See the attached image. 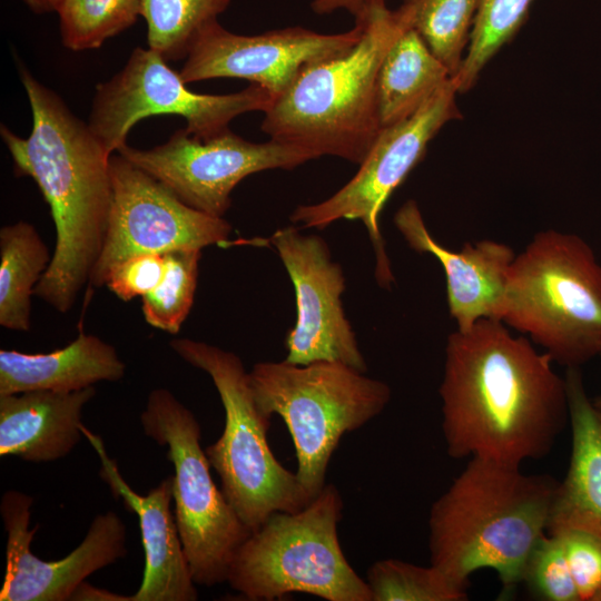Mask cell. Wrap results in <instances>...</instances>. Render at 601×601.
Instances as JSON below:
<instances>
[{"label":"cell","instance_id":"6da1fadb","mask_svg":"<svg viewBox=\"0 0 601 601\" xmlns=\"http://www.w3.org/2000/svg\"><path fill=\"white\" fill-rule=\"evenodd\" d=\"M552 362L499 319L450 334L439 390L447 454L519 466L546 456L569 421Z\"/></svg>","mask_w":601,"mask_h":601},{"label":"cell","instance_id":"7a4b0ae2","mask_svg":"<svg viewBox=\"0 0 601 601\" xmlns=\"http://www.w3.org/2000/svg\"><path fill=\"white\" fill-rule=\"evenodd\" d=\"M18 70L31 108V132L20 137L1 124L0 136L16 174L32 178L50 208L56 244L35 295L65 314L89 284L105 243L112 204L111 155L88 122L20 60Z\"/></svg>","mask_w":601,"mask_h":601},{"label":"cell","instance_id":"3957f363","mask_svg":"<svg viewBox=\"0 0 601 601\" xmlns=\"http://www.w3.org/2000/svg\"><path fill=\"white\" fill-rule=\"evenodd\" d=\"M558 485L519 465L471 457L431 508V564L465 589L471 574L493 570L511 592L546 533Z\"/></svg>","mask_w":601,"mask_h":601},{"label":"cell","instance_id":"277c9868","mask_svg":"<svg viewBox=\"0 0 601 601\" xmlns=\"http://www.w3.org/2000/svg\"><path fill=\"white\" fill-rule=\"evenodd\" d=\"M364 30L347 53L305 68L264 112L270 139L361 164L382 130L376 99L381 62L403 28L396 11L375 0L356 20Z\"/></svg>","mask_w":601,"mask_h":601},{"label":"cell","instance_id":"5b68a950","mask_svg":"<svg viewBox=\"0 0 601 601\" xmlns=\"http://www.w3.org/2000/svg\"><path fill=\"white\" fill-rule=\"evenodd\" d=\"M502 322L553 362L579 367L601 352V264L574 234L538 233L515 256Z\"/></svg>","mask_w":601,"mask_h":601},{"label":"cell","instance_id":"8992f818","mask_svg":"<svg viewBox=\"0 0 601 601\" xmlns=\"http://www.w3.org/2000/svg\"><path fill=\"white\" fill-rule=\"evenodd\" d=\"M248 378L260 411L285 422L297 459L295 473L311 499L326 485L341 439L381 414L392 395L385 382L338 362H259Z\"/></svg>","mask_w":601,"mask_h":601},{"label":"cell","instance_id":"52a82bcc","mask_svg":"<svg viewBox=\"0 0 601 601\" xmlns=\"http://www.w3.org/2000/svg\"><path fill=\"white\" fill-rule=\"evenodd\" d=\"M343 506L337 487L326 484L300 510L272 514L238 548L226 582L253 601L295 592L326 601H372L339 544Z\"/></svg>","mask_w":601,"mask_h":601},{"label":"cell","instance_id":"ba28073f","mask_svg":"<svg viewBox=\"0 0 601 601\" xmlns=\"http://www.w3.org/2000/svg\"><path fill=\"white\" fill-rule=\"evenodd\" d=\"M169 345L186 363L206 372L219 394L224 431L205 453L224 495L247 528L253 532L272 514L298 511L313 500L296 473L270 450V417L256 404L239 356L190 338H174Z\"/></svg>","mask_w":601,"mask_h":601},{"label":"cell","instance_id":"9c48e42d","mask_svg":"<svg viewBox=\"0 0 601 601\" xmlns=\"http://www.w3.org/2000/svg\"><path fill=\"white\" fill-rule=\"evenodd\" d=\"M145 435L167 446L174 465V515L197 585L227 581L236 551L252 531L210 474L195 414L169 390H152L140 415Z\"/></svg>","mask_w":601,"mask_h":601},{"label":"cell","instance_id":"30bf717a","mask_svg":"<svg viewBox=\"0 0 601 601\" xmlns=\"http://www.w3.org/2000/svg\"><path fill=\"white\" fill-rule=\"evenodd\" d=\"M167 62L157 51L137 47L119 72L97 85L88 125L108 154L127 144L131 128L147 117H183L185 129L206 140L229 129L237 116L265 112L274 101L255 83L228 95L196 93Z\"/></svg>","mask_w":601,"mask_h":601},{"label":"cell","instance_id":"8fae6325","mask_svg":"<svg viewBox=\"0 0 601 601\" xmlns=\"http://www.w3.org/2000/svg\"><path fill=\"white\" fill-rule=\"evenodd\" d=\"M456 93L459 83L452 77L412 116L382 128L354 177L327 199L297 206L290 220L318 229L339 219L361 220L374 247L377 283L390 288L394 277L381 231V214L394 190L423 159L440 129L461 118Z\"/></svg>","mask_w":601,"mask_h":601},{"label":"cell","instance_id":"7c38bea8","mask_svg":"<svg viewBox=\"0 0 601 601\" xmlns=\"http://www.w3.org/2000/svg\"><path fill=\"white\" fill-rule=\"evenodd\" d=\"M110 174L112 204L91 287L105 285L110 270L131 256L236 244L229 240L233 227L224 217L188 206L118 152L110 157Z\"/></svg>","mask_w":601,"mask_h":601},{"label":"cell","instance_id":"4fadbf2b","mask_svg":"<svg viewBox=\"0 0 601 601\" xmlns=\"http://www.w3.org/2000/svg\"><path fill=\"white\" fill-rule=\"evenodd\" d=\"M117 152L188 206L215 217H224L233 189L247 176L316 159L303 148L273 139L250 142L229 129L206 140L178 129L161 145L138 149L125 144Z\"/></svg>","mask_w":601,"mask_h":601},{"label":"cell","instance_id":"5bb4252c","mask_svg":"<svg viewBox=\"0 0 601 601\" xmlns=\"http://www.w3.org/2000/svg\"><path fill=\"white\" fill-rule=\"evenodd\" d=\"M269 242L296 297V322L285 338L284 361L297 365L338 362L365 373L367 365L341 299L345 276L341 265L332 260L326 242L292 226L276 230Z\"/></svg>","mask_w":601,"mask_h":601},{"label":"cell","instance_id":"9a60e30c","mask_svg":"<svg viewBox=\"0 0 601 601\" xmlns=\"http://www.w3.org/2000/svg\"><path fill=\"white\" fill-rule=\"evenodd\" d=\"M363 30V23L355 22L353 29L333 35L289 27L242 36L215 21L199 33L179 73L186 83L245 79L265 88L275 100L305 68L351 51Z\"/></svg>","mask_w":601,"mask_h":601},{"label":"cell","instance_id":"2e32d148","mask_svg":"<svg viewBox=\"0 0 601 601\" xmlns=\"http://www.w3.org/2000/svg\"><path fill=\"white\" fill-rule=\"evenodd\" d=\"M32 503L30 495L18 490L6 491L1 497L7 565L0 601H70L86 578L126 555L125 523L108 511L92 520L83 540L67 556L38 558L31 550L38 530V524L29 528Z\"/></svg>","mask_w":601,"mask_h":601},{"label":"cell","instance_id":"e0dca14e","mask_svg":"<svg viewBox=\"0 0 601 601\" xmlns=\"http://www.w3.org/2000/svg\"><path fill=\"white\" fill-rule=\"evenodd\" d=\"M394 224L412 249L433 255L442 265L449 311L459 331L471 328L482 318L502 321L515 258L509 245L484 239L452 252L428 233L418 205L412 199L396 211Z\"/></svg>","mask_w":601,"mask_h":601},{"label":"cell","instance_id":"ac0fdd59","mask_svg":"<svg viewBox=\"0 0 601 601\" xmlns=\"http://www.w3.org/2000/svg\"><path fill=\"white\" fill-rule=\"evenodd\" d=\"M100 459V477L108 484L115 497H122L128 510L139 520L145 551L141 584L131 601H195L198 599L196 583L187 561L179 531L171 513L173 475L165 477L147 495L136 493L121 476L100 436L82 425Z\"/></svg>","mask_w":601,"mask_h":601},{"label":"cell","instance_id":"d6986e66","mask_svg":"<svg viewBox=\"0 0 601 601\" xmlns=\"http://www.w3.org/2000/svg\"><path fill=\"white\" fill-rule=\"evenodd\" d=\"M95 386L73 392L28 391L0 396V456L49 463L80 442L81 414Z\"/></svg>","mask_w":601,"mask_h":601},{"label":"cell","instance_id":"ffe728a7","mask_svg":"<svg viewBox=\"0 0 601 601\" xmlns=\"http://www.w3.org/2000/svg\"><path fill=\"white\" fill-rule=\"evenodd\" d=\"M565 382L572 451L566 476L555 491L546 532L575 528L601 536V422L579 367H568Z\"/></svg>","mask_w":601,"mask_h":601},{"label":"cell","instance_id":"44dd1931","mask_svg":"<svg viewBox=\"0 0 601 601\" xmlns=\"http://www.w3.org/2000/svg\"><path fill=\"white\" fill-rule=\"evenodd\" d=\"M125 372L126 364L111 344L81 333L49 353L0 349V396L36 390L73 392L99 382H118Z\"/></svg>","mask_w":601,"mask_h":601},{"label":"cell","instance_id":"7402d4cb","mask_svg":"<svg viewBox=\"0 0 601 601\" xmlns=\"http://www.w3.org/2000/svg\"><path fill=\"white\" fill-rule=\"evenodd\" d=\"M451 78L446 67L418 32L403 23L377 72L376 99L381 127L392 126L412 116Z\"/></svg>","mask_w":601,"mask_h":601},{"label":"cell","instance_id":"603a6c76","mask_svg":"<svg viewBox=\"0 0 601 601\" xmlns=\"http://www.w3.org/2000/svg\"><path fill=\"white\" fill-rule=\"evenodd\" d=\"M52 254L24 220L0 229V325L17 332L31 329V296L46 274Z\"/></svg>","mask_w":601,"mask_h":601},{"label":"cell","instance_id":"cb8c5ba5","mask_svg":"<svg viewBox=\"0 0 601 601\" xmlns=\"http://www.w3.org/2000/svg\"><path fill=\"white\" fill-rule=\"evenodd\" d=\"M479 0H404L395 10L402 22L418 32L452 77L467 49Z\"/></svg>","mask_w":601,"mask_h":601},{"label":"cell","instance_id":"d4e9b609","mask_svg":"<svg viewBox=\"0 0 601 601\" xmlns=\"http://www.w3.org/2000/svg\"><path fill=\"white\" fill-rule=\"evenodd\" d=\"M231 0H141L148 48L166 61L186 59L199 33Z\"/></svg>","mask_w":601,"mask_h":601},{"label":"cell","instance_id":"484cf974","mask_svg":"<svg viewBox=\"0 0 601 601\" xmlns=\"http://www.w3.org/2000/svg\"><path fill=\"white\" fill-rule=\"evenodd\" d=\"M532 0H479L469 46L456 76L459 92H466L493 56L518 32Z\"/></svg>","mask_w":601,"mask_h":601},{"label":"cell","instance_id":"4316f807","mask_svg":"<svg viewBox=\"0 0 601 601\" xmlns=\"http://www.w3.org/2000/svg\"><path fill=\"white\" fill-rule=\"evenodd\" d=\"M141 0H65L59 10L63 46L73 51L97 49L131 27Z\"/></svg>","mask_w":601,"mask_h":601},{"label":"cell","instance_id":"83f0119b","mask_svg":"<svg viewBox=\"0 0 601 601\" xmlns=\"http://www.w3.org/2000/svg\"><path fill=\"white\" fill-rule=\"evenodd\" d=\"M166 269L160 283L141 297V311L154 328L177 334L194 304L200 249H177L165 253Z\"/></svg>","mask_w":601,"mask_h":601},{"label":"cell","instance_id":"f1b7e54d","mask_svg":"<svg viewBox=\"0 0 601 601\" xmlns=\"http://www.w3.org/2000/svg\"><path fill=\"white\" fill-rule=\"evenodd\" d=\"M372 601H465V588L434 565L421 566L397 559L373 563L365 579Z\"/></svg>","mask_w":601,"mask_h":601},{"label":"cell","instance_id":"f546056e","mask_svg":"<svg viewBox=\"0 0 601 601\" xmlns=\"http://www.w3.org/2000/svg\"><path fill=\"white\" fill-rule=\"evenodd\" d=\"M522 581L540 600L580 601L563 545L556 535L548 532L528 558Z\"/></svg>","mask_w":601,"mask_h":601},{"label":"cell","instance_id":"4dcf8cb0","mask_svg":"<svg viewBox=\"0 0 601 601\" xmlns=\"http://www.w3.org/2000/svg\"><path fill=\"white\" fill-rule=\"evenodd\" d=\"M549 534L563 545L580 601H592L601 590V536L575 528Z\"/></svg>","mask_w":601,"mask_h":601},{"label":"cell","instance_id":"1f68e13d","mask_svg":"<svg viewBox=\"0 0 601 601\" xmlns=\"http://www.w3.org/2000/svg\"><path fill=\"white\" fill-rule=\"evenodd\" d=\"M166 269L164 254H141L117 264L106 279V286L124 302L145 296L162 279Z\"/></svg>","mask_w":601,"mask_h":601},{"label":"cell","instance_id":"d6a6232c","mask_svg":"<svg viewBox=\"0 0 601 601\" xmlns=\"http://www.w3.org/2000/svg\"><path fill=\"white\" fill-rule=\"evenodd\" d=\"M375 0H313L312 10L316 14H328L336 10L344 9L354 16L355 21L362 19L368 7Z\"/></svg>","mask_w":601,"mask_h":601},{"label":"cell","instance_id":"836d02e7","mask_svg":"<svg viewBox=\"0 0 601 601\" xmlns=\"http://www.w3.org/2000/svg\"><path fill=\"white\" fill-rule=\"evenodd\" d=\"M70 600L76 601H131V595H121L105 589L96 588L86 580L81 582Z\"/></svg>","mask_w":601,"mask_h":601},{"label":"cell","instance_id":"e575fe53","mask_svg":"<svg viewBox=\"0 0 601 601\" xmlns=\"http://www.w3.org/2000/svg\"><path fill=\"white\" fill-rule=\"evenodd\" d=\"M65 0H23L26 6L35 13L57 12Z\"/></svg>","mask_w":601,"mask_h":601},{"label":"cell","instance_id":"d590c367","mask_svg":"<svg viewBox=\"0 0 601 601\" xmlns=\"http://www.w3.org/2000/svg\"><path fill=\"white\" fill-rule=\"evenodd\" d=\"M592 403H593L594 410H595V412L598 414V417H599V420L601 422V395L598 396L595 400H593Z\"/></svg>","mask_w":601,"mask_h":601},{"label":"cell","instance_id":"8d00e7d4","mask_svg":"<svg viewBox=\"0 0 601 601\" xmlns=\"http://www.w3.org/2000/svg\"><path fill=\"white\" fill-rule=\"evenodd\" d=\"M592 601H601V590L598 592V594L593 598Z\"/></svg>","mask_w":601,"mask_h":601},{"label":"cell","instance_id":"74e56055","mask_svg":"<svg viewBox=\"0 0 601 601\" xmlns=\"http://www.w3.org/2000/svg\"><path fill=\"white\" fill-rule=\"evenodd\" d=\"M599 355L601 356V352H600V354H599Z\"/></svg>","mask_w":601,"mask_h":601}]
</instances>
